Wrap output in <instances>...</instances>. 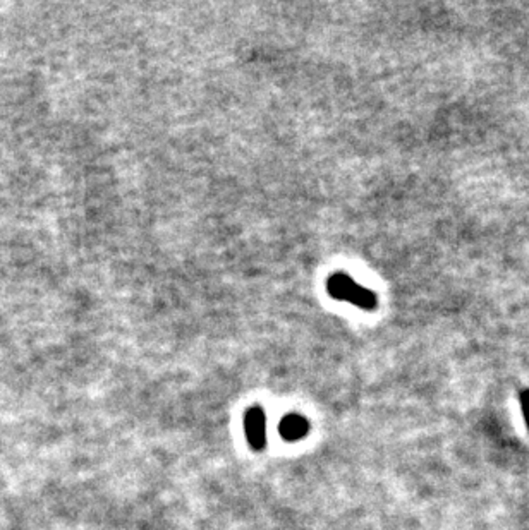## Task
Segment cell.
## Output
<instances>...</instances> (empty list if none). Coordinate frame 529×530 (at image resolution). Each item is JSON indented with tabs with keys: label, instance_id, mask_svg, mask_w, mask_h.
I'll return each mask as SVG.
<instances>
[{
	"label": "cell",
	"instance_id": "6da1fadb",
	"mask_svg": "<svg viewBox=\"0 0 529 530\" xmlns=\"http://www.w3.org/2000/svg\"><path fill=\"white\" fill-rule=\"evenodd\" d=\"M326 290L337 301H348L352 306L364 311H373L378 306V297L369 288L356 283L348 273L338 271L326 282Z\"/></svg>",
	"mask_w": 529,
	"mask_h": 530
},
{
	"label": "cell",
	"instance_id": "7a4b0ae2",
	"mask_svg": "<svg viewBox=\"0 0 529 530\" xmlns=\"http://www.w3.org/2000/svg\"><path fill=\"white\" fill-rule=\"evenodd\" d=\"M244 426H246V436L248 441L251 443L253 448H263L267 441V419H264V412L260 407H253L248 411L246 419H244Z\"/></svg>",
	"mask_w": 529,
	"mask_h": 530
},
{
	"label": "cell",
	"instance_id": "3957f363",
	"mask_svg": "<svg viewBox=\"0 0 529 530\" xmlns=\"http://www.w3.org/2000/svg\"><path fill=\"white\" fill-rule=\"evenodd\" d=\"M308 420L301 415H287L280 422V434L286 439H289V441H295V439L302 438L308 432Z\"/></svg>",
	"mask_w": 529,
	"mask_h": 530
},
{
	"label": "cell",
	"instance_id": "277c9868",
	"mask_svg": "<svg viewBox=\"0 0 529 530\" xmlns=\"http://www.w3.org/2000/svg\"><path fill=\"white\" fill-rule=\"evenodd\" d=\"M521 407H523L524 417H526V422H528V427H529V389L521 393Z\"/></svg>",
	"mask_w": 529,
	"mask_h": 530
}]
</instances>
